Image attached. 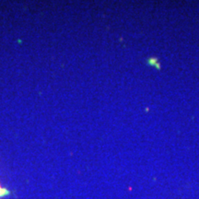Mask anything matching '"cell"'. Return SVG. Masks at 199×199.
Segmentation results:
<instances>
[{
  "mask_svg": "<svg viewBox=\"0 0 199 199\" xmlns=\"http://www.w3.org/2000/svg\"><path fill=\"white\" fill-rule=\"evenodd\" d=\"M148 62H152V63H150L149 65H152V66L156 67L157 68H160V64L158 63V61H157L156 58H151V59H149Z\"/></svg>",
  "mask_w": 199,
  "mask_h": 199,
  "instance_id": "6da1fadb",
  "label": "cell"
},
{
  "mask_svg": "<svg viewBox=\"0 0 199 199\" xmlns=\"http://www.w3.org/2000/svg\"><path fill=\"white\" fill-rule=\"evenodd\" d=\"M5 193H6V192H5V190H4L3 188H1V186H0V196H3Z\"/></svg>",
  "mask_w": 199,
  "mask_h": 199,
  "instance_id": "7a4b0ae2",
  "label": "cell"
}]
</instances>
